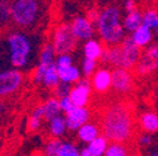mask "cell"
<instances>
[{
	"instance_id": "cell-1",
	"label": "cell",
	"mask_w": 158,
	"mask_h": 156,
	"mask_svg": "<svg viewBox=\"0 0 158 156\" xmlns=\"http://www.w3.org/2000/svg\"><path fill=\"white\" fill-rule=\"evenodd\" d=\"M101 127L109 142H128L132 139L134 130L132 109L122 101L110 104L103 111Z\"/></svg>"
},
{
	"instance_id": "cell-2",
	"label": "cell",
	"mask_w": 158,
	"mask_h": 156,
	"mask_svg": "<svg viewBox=\"0 0 158 156\" xmlns=\"http://www.w3.org/2000/svg\"><path fill=\"white\" fill-rule=\"evenodd\" d=\"M36 39L24 30H11L5 36V50L8 54V61L13 69H28L36 54Z\"/></svg>"
},
{
	"instance_id": "cell-3",
	"label": "cell",
	"mask_w": 158,
	"mask_h": 156,
	"mask_svg": "<svg viewBox=\"0 0 158 156\" xmlns=\"http://www.w3.org/2000/svg\"><path fill=\"white\" fill-rule=\"evenodd\" d=\"M95 30L107 48L121 45L126 36L122 21V10L117 5H108L99 11Z\"/></svg>"
},
{
	"instance_id": "cell-4",
	"label": "cell",
	"mask_w": 158,
	"mask_h": 156,
	"mask_svg": "<svg viewBox=\"0 0 158 156\" xmlns=\"http://www.w3.org/2000/svg\"><path fill=\"white\" fill-rule=\"evenodd\" d=\"M47 8L38 0H15L10 5L11 21L20 30H31L40 25L45 18Z\"/></svg>"
},
{
	"instance_id": "cell-5",
	"label": "cell",
	"mask_w": 158,
	"mask_h": 156,
	"mask_svg": "<svg viewBox=\"0 0 158 156\" xmlns=\"http://www.w3.org/2000/svg\"><path fill=\"white\" fill-rule=\"evenodd\" d=\"M50 44L53 45L56 55L72 54V51H74L78 45V40L72 31L70 24H58L52 31Z\"/></svg>"
},
{
	"instance_id": "cell-6",
	"label": "cell",
	"mask_w": 158,
	"mask_h": 156,
	"mask_svg": "<svg viewBox=\"0 0 158 156\" xmlns=\"http://www.w3.org/2000/svg\"><path fill=\"white\" fill-rule=\"evenodd\" d=\"M24 72L16 69L0 70V99L13 96L24 85Z\"/></svg>"
},
{
	"instance_id": "cell-7",
	"label": "cell",
	"mask_w": 158,
	"mask_h": 156,
	"mask_svg": "<svg viewBox=\"0 0 158 156\" xmlns=\"http://www.w3.org/2000/svg\"><path fill=\"white\" fill-rule=\"evenodd\" d=\"M55 60H56V53H55L53 45L50 43L43 44L40 53H39L38 64L31 72V80L34 84H36V85L43 84V77H44L45 71L50 66L55 65Z\"/></svg>"
},
{
	"instance_id": "cell-8",
	"label": "cell",
	"mask_w": 158,
	"mask_h": 156,
	"mask_svg": "<svg viewBox=\"0 0 158 156\" xmlns=\"http://www.w3.org/2000/svg\"><path fill=\"white\" fill-rule=\"evenodd\" d=\"M158 70V43L149 45L142 53L141 60L135 66L138 75H148Z\"/></svg>"
},
{
	"instance_id": "cell-9",
	"label": "cell",
	"mask_w": 158,
	"mask_h": 156,
	"mask_svg": "<svg viewBox=\"0 0 158 156\" xmlns=\"http://www.w3.org/2000/svg\"><path fill=\"white\" fill-rule=\"evenodd\" d=\"M72 31L78 41H88L93 39L95 34V25L89 20L85 15L75 16L70 23Z\"/></svg>"
},
{
	"instance_id": "cell-10",
	"label": "cell",
	"mask_w": 158,
	"mask_h": 156,
	"mask_svg": "<svg viewBox=\"0 0 158 156\" xmlns=\"http://www.w3.org/2000/svg\"><path fill=\"white\" fill-rule=\"evenodd\" d=\"M122 46V69L131 70L137 66L142 56V49L138 48L133 41L131 36H127L124 41L121 44Z\"/></svg>"
},
{
	"instance_id": "cell-11",
	"label": "cell",
	"mask_w": 158,
	"mask_h": 156,
	"mask_svg": "<svg viewBox=\"0 0 158 156\" xmlns=\"http://www.w3.org/2000/svg\"><path fill=\"white\" fill-rule=\"evenodd\" d=\"M92 83L87 77H83L81 81H78L75 85H73L72 92H70V100L73 101L75 107H87L90 100L92 94Z\"/></svg>"
},
{
	"instance_id": "cell-12",
	"label": "cell",
	"mask_w": 158,
	"mask_h": 156,
	"mask_svg": "<svg viewBox=\"0 0 158 156\" xmlns=\"http://www.w3.org/2000/svg\"><path fill=\"white\" fill-rule=\"evenodd\" d=\"M133 88V77L129 70L114 69L112 71V89L118 94H127Z\"/></svg>"
},
{
	"instance_id": "cell-13",
	"label": "cell",
	"mask_w": 158,
	"mask_h": 156,
	"mask_svg": "<svg viewBox=\"0 0 158 156\" xmlns=\"http://www.w3.org/2000/svg\"><path fill=\"white\" fill-rule=\"evenodd\" d=\"M68 131H78L83 125L90 121V111L88 107H74L65 115Z\"/></svg>"
},
{
	"instance_id": "cell-14",
	"label": "cell",
	"mask_w": 158,
	"mask_h": 156,
	"mask_svg": "<svg viewBox=\"0 0 158 156\" xmlns=\"http://www.w3.org/2000/svg\"><path fill=\"white\" fill-rule=\"evenodd\" d=\"M92 88L98 94H104L112 89V71L106 68H99L90 77Z\"/></svg>"
},
{
	"instance_id": "cell-15",
	"label": "cell",
	"mask_w": 158,
	"mask_h": 156,
	"mask_svg": "<svg viewBox=\"0 0 158 156\" xmlns=\"http://www.w3.org/2000/svg\"><path fill=\"white\" fill-rule=\"evenodd\" d=\"M99 136H101V127L97 123H93V121H89L88 124L83 125L77 131V139L87 145H89L97 138H99Z\"/></svg>"
},
{
	"instance_id": "cell-16",
	"label": "cell",
	"mask_w": 158,
	"mask_h": 156,
	"mask_svg": "<svg viewBox=\"0 0 158 156\" xmlns=\"http://www.w3.org/2000/svg\"><path fill=\"white\" fill-rule=\"evenodd\" d=\"M101 61L107 65L114 66L115 69H122V46L121 45L110 46V48L106 46Z\"/></svg>"
},
{
	"instance_id": "cell-17",
	"label": "cell",
	"mask_w": 158,
	"mask_h": 156,
	"mask_svg": "<svg viewBox=\"0 0 158 156\" xmlns=\"http://www.w3.org/2000/svg\"><path fill=\"white\" fill-rule=\"evenodd\" d=\"M106 46L101 43L95 40V39H90V40L85 41L83 44V54L85 59H90V60H101L102 55L104 53Z\"/></svg>"
},
{
	"instance_id": "cell-18",
	"label": "cell",
	"mask_w": 158,
	"mask_h": 156,
	"mask_svg": "<svg viewBox=\"0 0 158 156\" xmlns=\"http://www.w3.org/2000/svg\"><path fill=\"white\" fill-rule=\"evenodd\" d=\"M47 129L49 135L52 136V139H60L67 134L68 131V126H67V121H65V116L60 115L58 118L50 120L49 123H47Z\"/></svg>"
},
{
	"instance_id": "cell-19",
	"label": "cell",
	"mask_w": 158,
	"mask_h": 156,
	"mask_svg": "<svg viewBox=\"0 0 158 156\" xmlns=\"http://www.w3.org/2000/svg\"><path fill=\"white\" fill-rule=\"evenodd\" d=\"M44 120H45L44 119V107H43V104H39L31 110L29 118H28V130L31 132L39 131L43 126Z\"/></svg>"
},
{
	"instance_id": "cell-20",
	"label": "cell",
	"mask_w": 158,
	"mask_h": 156,
	"mask_svg": "<svg viewBox=\"0 0 158 156\" xmlns=\"http://www.w3.org/2000/svg\"><path fill=\"white\" fill-rule=\"evenodd\" d=\"M58 72H59V79H60V83L75 85L78 81H81L83 79L81 70H79V68H77L75 65L69 66V68L58 69Z\"/></svg>"
},
{
	"instance_id": "cell-21",
	"label": "cell",
	"mask_w": 158,
	"mask_h": 156,
	"mask_svg": "<svg viewBox=\"0 0 158 156\" xmlns=\"http://www.w3.org/2000/svg\"><path fill=\"white\" fill-rule=\"evenodd\" d=\"M141 129L146 134H154L158 131V115L153 111H146L139 116Z\"/></svg>"
},
{
	"instance_id": "cell-22",
	"label": "cell",
	"mask_w": 158,
	"mask_h": 156,
	"mask_svg": "<svg viewBox=\"0 0 158 156\" xmlns=\"http://www.w3.org/2000/svg\"><path fill=\"white\" fill-rule=\"evenodd\" d=\"M43 107H44V119L47 123H49L50 120L58 118V116L63 115V111L60 109V104L56 97L52 96L43 103Z\"/></svg>"
},
{
	"instance_id": "cell-23",
	"label": "cell",
	"mask_w": 158,
	"mask_h": 156,
	"mask_svg": "<svg viewBox=\"0 0 158 156\" xmlns=\"http://www.w3.org/2000/svg\"><path fill=\"white\" fill-rule=\"evenodd\" d=\"M143 25V13L139 10H134L129 14H127L123 19V26L124 30L128 33H134L137 29H139Z\"/></svg>"
},
{
	"instance_id": "cell-24",
	"label": "cell",
	"mask_w": 158,
	"mask_h": 156,
	"mask_svg": "<svg viewBox=\"0 0 158 156\" xmlns=\"http://www.w3.org/2000/svg\"><path fill=\"white\" fill-rule=\"evenodd\" d=\"M152 30L148 29L147 26L142 25L139 29H137L134 33H132L131 35V39L132 41L138 46V48H146L151 44L152 41Z\"/></svg>"
},
{
	"instance_id": "cell-25",
	"label": "cell",
	"mask_w": 158,
	"mask_h": 156,
	"mask_svg": "<svg viewBox=\"0 0 158 156\" xmlns=\"http://www.w3.org/2000/svg\"><path fill=\"white\" fill-rule=\"evenodd\" d=\"M109 140L106 138L104 135H101L99 138H97L94 141H92L87 147L89 151L93 154V156H106V152L109 147Z\"/></svg>"
},
{
	"instance_id": "cell-26",
	"label": "cell",
	"mask_w": 158,
	"mask_h": 156,
	"mask_svg": "<svg viewBox=\"0 0 158 156\" xmlns=\"http://www.w3.org/2000/svg\"><path fill=\"white\" fill-rule=\"evenodd\" d=\"M59 84H60V79H59L58 68H56V65H53L45 71L42 85H44L47 89H53L54 90Z\"/></svg>"
},
{
	"instance_id": "cell-27",
	"label": "cell",
	"mask_w": 158,
	"mask_h": 156,
	"mask_svg": "<svg viewBox=\"0 0 158 156\" xmlns=\"http://www.w3.org/2000/svg\"><path fill=\"white\" fill-rule=\"evenodd\" d=\"M143 25L148 29H158V11L154 9H146L143 11Z\"/></svg>"
},
{
	"instance_id": "cell-28",
	"label": "cell",
	"mask_w": 158,
	"mask_h": 156,
	"mask_svg": "<svg viewBox=\"0 0 158 156\" xmlns=\"http://www.w3.org/2000/svg\"><path fill=\"white\" fill-rule=\"evenodd\" d=\"M62 144V139H49L44 145V156H59Z\"/></svg>"
},
{
	"instance_id": "cell-29",
	"label": "cell",
	"mask_w": 158,
	"mask_h": 156,
	"mask_svg": "<svg viewBox=\"0 0 158 156\" xmlns=\"http://www.w3.org/2000/svg\"><path fill=\"white\" fill-rule=\"evenodd\" d=\"M106 156H129V151L126 144L110 142L106 152Z\"/></svg>"
},
{
	"instance_id": "cell-30",
	"label": "cell",
	"mask_w": 158,
	"mask_h": 156,
	"mask_svg": "<svg viewBox=\"0 0 158 156\" xmlns=\"http://www.w3.org/2000/svg\"><path fill=\"white\" fill-rule=\"evenodd\" d=\"M59 156H81V150L72 141H63Z\"/></svg>"
},
{
	"instance_id": "cell-31",
	"label": "cell",
	"mask_w": 158,
	"mask_h": 156,
	"mask_svg": "<svg viewBox=\"0 0 158 156\" xmlns=\"http://www.w3.org/2000/svg\"><path fill=\"white\" fill-rule=\"evenodd\" d=\"M10 2H0V28H3L8 21L11 20L10 15Z\"/></svg>"
},
{
	"instance_id": "cell-32",
	"label": "cell",
	"mask_w": 158,
	"mask_h": 156,
	"mask_svg": "<svg viewBox=\"0 0 158 156\" xmlns=\"http://www.w3.org/2000/svg\"><path fill=\"white\" fill-rule=\"evenodd\" d=\"M98 61L95 60H90V59H83L82 61V72L84 75V77H92L94 75V72L98 70Z\"/></svg>"
},
{
	"instance_id": "cell-33",
	"label": "cell",
	"mask_w": 158,
	"mask_h": 156,
	"mask_svg": "<svg viewBox=\"0 0 158 156\" xmlns=\"http://www.w3.org/2000/svg\"><path fill=\"white\" fill-rule=\"evenodd\" d=\"M72 89H73V85L70 84H65V83H60L54 90V97H56L58 100L60 99H64V97H69L70 96V92H72Z\"/></svg>"
},
{
	"instance_id": "cell-34",
	"label": "cell",
	"mask_w": 158,
	"mask_h": 156,
	"mask_svg": "<svg viewBox=\"0 0 158 156\" xmlns=\"http://www.w3.org/2000/svg\"><path fill=\"white\" fill-rule=\"evenodd\" d=\"M74 59L72 54H62V55H56V60H55V65L58 69H62V68H69L73 66Z\"/></svg>"
},
{
	"instance_id": "cell-35",
	"label": "cell",
	"mask_w": 158,
	"mask_h": 156,
	"mask_svg": "<svg viewBox=\"0 0 158 156\" xmlns=\"http://www.w3.org/2000/svg\"><path fill=\"white\" fill-rule=\"evenodd\" d=\"M59 104H60V109H62V111L65 115L69 114L75 107L74 104H73V101L70 100V97H64V99H60V100H59Z\"/></svg>"
},
{
	"instance_id": "cell-36",
	"label": "cell",
	"mask_w": 158,
	"mask_h": 156,
	"mask_svg": "<svg viewBox=\"0 0 158 156\" xmlns=\"http://www.w3.org/2000/svg\"><path fill=\"white\" fill-rule=\"evenodd\" d=\"M138 142L142 146H148L152 144V136L149 134H142V135H139V138H138Z\"/></svg>"
},
{
	"instance_id": "cell-37",
	"label": "cell",
	"mask_w": 158,
	"mask_h": 156,
	"mask_svg": "<svg viewBox=\"0 0 158 156\" xmlns=\"http://www.w3.org/2000/svg\"><path fill=\"white\" fill-rule=\"evenodd\" d=\"M123 8L127 11V14H129V13L137 10V4H135V2H133V0H126L124 4H123Z\"/></svg>"
},
{
	"instance_id": "cell-38",
	"label": "cell",
	"mask_w": 158,
	"mask_h": 156,
	"mask_svg": "<svg viewBox=\"0 0 158 156\" xmlns=\"http://www.w3.org/2000/svg\"><path fill=\"white\" fill-rule=\"evenodd\" d=\"M81 156H93V154L89 151V149L85 146V147H83L82 150H81Z\"/></svg>"
},
{
	"instance_id": "cell-39",
	"label": "cell",
	"mask_w": 158,
	"mask_h": 156,
	"mask_svg": "<svg viewBox=\"0 0 158 156\" xmlns=\"http://www.w3.org/2000/svg\"><path fill=\"white\" fill-rule=\"evenodd\" d=\"M4 110H5V105H4L2 101H0V114L4 112Z\"/></svg>"
},
{
	"instance_id": "cell-40",
	"label": "cell",
	"mask_w": 158,
	"mask_h": 156,
	"mask_svg": "<svg viewBox=\"0 0 158 156\" xmlns=\"http://www.w3.org/2000/svg\"><path fill=\"white\" fill-rule=\"evenodd\" d=\"M151 156H158V151H153V152L151 154Z\"/></svg>"
},
{
	"instance_id": "cell-41",
	"label": "cell",
	"mask_w": 158,
	"mask_h": 156,
	"mask_svg": "<svg viewBox=\"0 0 158 156\" xmlns=\"http://www.w3.org/2000/svg\"><path fill=\"white\" fill-rule=\"evenodd\" d=\"M156 35H157V36H158V29H157V30H156Z\"/></svg>"
}]
</instances>
